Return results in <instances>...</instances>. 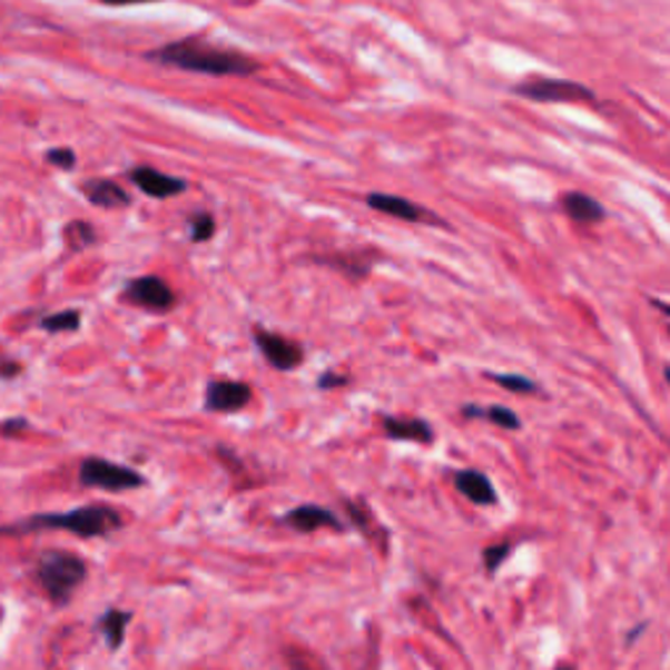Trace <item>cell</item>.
Masks as SVG:
<instances>
[{
  "label": "cell",
  "mask_w": 670,
  "mask_h": 670,
  "mask_svg": "<svg viewBox=\"0 0 670 670\" xmlns=\"http://www.w3.org/2000/svg\"><path fill=\"white\" fill-rule=\"evenodd\" d=\"M152 58L166 66H176V69L210 73V77H252L259 69V63L252 61V58L236 53V50H223L218 45L195 40V37L170 42L166 48L155 50Z\"/></svg>",
  "instance_id": "6da1fadb"
},
{
  "label": "cell",
  "mask_w": 670,
  "mask_h": 670,
  "mask_svg": "<svg viewBox=\"0 0 670 670\" xmlns=\"http://www.w3.org/2000/svg\"><path fill=\"white\" fill-rule=\"evenodd\" d=\"M124 526V516L110 505H81V509L63 511V513H37L17 524L0 526V534H24L40 530H61L71 532L77 538H106L110 532H118Z\"/></svg>",
  "instance_id": "7a4b0ae2"
},
{
  "label": "cell",
  "mask_w": 670,
  "mask_h": 670,
  "mask_svg": "<svg viewBox=\"0 0 670 670\" xmlns=\"http://www.w3.org/2000/svg\"><path fill=\"white\" fill-rule=\"evenodd\" d=\"M37 582L56 605H66L77 587L87 579V563L79 555L66 553V550H48L37 561Z\"/></svg>",
  "instance_id": "3957f363"
},
{
  "label": "cell",
  "mask_w": 670,
  "mask_h": 670,
  "mask_svg": "<svg viewBox=\"0 0 670 670\" xmlns=\"http://www.w3.org/2000/svg\"><path fill=\"white\" fill-rule=\"evenodd\" d=\"M79 482L85 487L108 490V493H124V490H139L147 485L145 474H139L137 469L114 464V461L98 456H89L81 461Z\"/></svg>",
  "instance_id": "277c9868"
},
{
  "label": "cell",
  "mask_w": 670,
  "mask_h": 670,
  "mask_svg": "<svg viewBox=\"0 0 670 670\" xmlns=\"http://www.w3.org/2000/svg\"><path fill=\"white\" fill-rule=\"evenodd\" d=\"M513 92L534 102H594V92L579 81L530 79L513 87Z\"/></svg>",
  "instance_id": "5b68a950"
},
{
  "label": "cell",
  "mask_w": 670,
  "mask_h": 670,
  "mask_svg": "<svg viewBox=\"0 0 670 670\" xmlns=\"http://www.w3.org/2000/svg\"><path fill=\"white\" fill-rule=\"evenodd\" d=\"M124 299L139 309L158 312V315H166V312L176 307L174 288L162 278H158V275H141V278L126 283Z\"/></svg>",
  "instance_id": "8992f818"
},
{
  "label": "cell",
  "mask_w": 670,
  "mask_h": 670,
  "mask_svg": "<svg viewBox=\"0 0 670 670\" xmlns=\"http://www.w3.org/2000/svg\"><path fill=\"white\" fill-rule=\"evenodd\" d=\"M255 344L263 356L270 364L273 370L278 372H294L299 370L304 364V348L299 341L286 338V335L273 333V331H263V327H257L255 331Z\"/></svg>",
  "instance_id": "52a82bcc"
},
{
  "label": "cell",
  "mask_w": 670,
  "mask_h": 670,
  "mask_svg": "<svg viewBox=\"0 0 670 670\" xmlns=\"http://www.w3.org/2000/svg\"><path fill=\"white\" fill-rule=\"evenodd\" d=\"M252 388L238 380H210L205 388V408L213 414H234L249 406Z\"/></svg>",
  "instance_id": "ba28073f"
},
{
  "label": "cell",
  "mask_w": 670,
  "mask_h": 670,
  "mask_svg": "<svg viewBox=\"0 0 670 670\" xmlns=\"http://www.w3.org/2000/svg\"><path fill=\"white\" fill-rule=\"evenodd\" d=\"M129 178L134 181V186H137V189L141 191V195H147V197H152V199L178 197V195H184L186 189H189V184H186L184 178L160 174V170H155L150 166L131 168L129 170Z\"/></svg>",
  "instance_id": "9c48e42d"
},
{
  "label": "cell",
  "mask_w": 670,
  "mask_h": 670,
  "mask_svg": "<svg viewBox=\"0 0 670 670\" xmlns=\"http://www.w3.org/2000/svg\"><path fill=\"white\" fill-rule=\"evenodd\" d=\"M367 207L375 213L391 215V218L406 220V223H433V226H443V220L427 210V207L408 203L404 197H393V195H370L367 197Z\"/></svg>",
  "instance_id": "30bf717a"
},
{
  "label": "cell",
  "mask_w": 670,
  "mask_h": 670,
  "mask_svg": "<svg viewBox=\"0 0 670 670\" xmlns=\"http://www.w3.org/2000/svg\"><path fill=\"white\" fill-rule=\"evenodd\" d=\"M283 524H288L294 532H302V534H309L317 530H335V532L344 530V524H341L338 516H335L331 509H325V505H317V503H304L299 509L288 511L286 516H283Z\"/></svg>",
  "instance_id": "8fae6325"
},
{
  "label": "cell",
  "mask_w": 670,
  "mask_h": 670,
  "mask_svg": "<svg viewBox=\"0 0 670 670\" xmlns=\"http://www.w3.org/2000/svg\"><path fill=\"white\" fill-rule=\"evenodd\" d=\"M383 430L388 441L396 443L430 445L435 441L433 424L427 420H416V416H383Z\"/></svg>",
  "instance_id": "7c38bea8"
},
{
  "label": "cell",
  "mask_w": 670,
  "mask_h": 670,
  "mask_svg": "<svg viewBox=\"0 0 670 670\" xmlns=\"http://www.w3.org/2000/svg\"><path fill=\"white\" fill-rule=\"evenodd\" d=\"M81 195L95 207H102V210H118V207L131 205L129 191L110 181V178H89V181L81 184Z\"/></svg>",
  "instance_id": "4fadbf2b"
},
{
  "label": "cell",
  "mask_w": 670,
  "mask_h": 670,
  "mask_svg": "<svg viewBox=\"0 0 670 670\" xmlns=\"http://www.w3.org/2000/svg\"><path fill=\"white\" fill-rule=\"evenodd\" d=\"M456 490L476 505H495L497 503V493H495L493 482H490V476L476 472V469H464V472L456 474Z\"/></svg>",
  "instance_id": "5bb4252c"
},
{
  "label": "cell",
  "mask_w": 670,
  "mask_h": 670,
  "mask_svg": "<svg viewBox=\"0 0 670 670\" xmlns=\"http://www.w3.org/2000/svg\"><path fill=\"white\" fill-rule=\"evenodd\" d=\"M561 207L571 220L587 223V226L605 220V207H602L594 197L584 195V191H569V195L561 199Z\"/></svg>",
  "instance_id": "9a60e30c"
},
{
  "label": "cell",
  "mask_w": 670,
  "mask_h": 670,
  "mask_svg": "<svg viewBox=\"0 0 670 670\" xmlns=\"http://www.w3.org/2000/svg\"><path fill=\"white\" fill-rule=\"evenodd\" d=\"M129 621H131V613H126V610H116V608H110L108 613H102L98 618V629H100V634L106 637L110 652L121 650Z\"/></svg>",
  "instance_id": "2e32d148"
},
{
  "label": "cell",
  "mask_w": 670,
  "mask_h": 670,
  "mask_svg": "<svg viewBox=\"0 0 670 670\" xmlns=\"http://www.w3.org/2000/svg\"><path fill=\"white\" fill-rule=\"evenodd\" d=\"M461 414H464L466 420H487L503 430H521V420L516 416V412H511V408H505V406H487L485 408V406L466 404V406H461Z\"/></svg>",
  "instance_id": "e0dca14e"
},
{
  "label": "cell",
  "mask_w": 670,
  "mask_h": 670,
  "mask_svg": "<svg viewBox=\"0 0 670 670\" xmlns=\"http://www.w3.org/2000/svg\"><path fill=\"white\" fill-rule=\"evenodd\" d=\"M63 238L69 244L71 252H85L87 247H92L98 242V234H95V226L87 220H73L63 228Z\"/></svg>",
  "instance_id": "ac0fdd59"
},
{
  "label": "cell",
  "mask_w": 670,
  "mask_h": 670,
  "mask_svg": "<svg viewBox=\"0 0 670 670\" xmlns=\"http://www.w3.org/2000/svg\"><path fill=\"white\" fill-rule=\"evenodd\" d=\"M40 327L45 333H73L81 327V312L79 309H63L56 315H48L40 319Z\"/></svg>",
  "instance_id": "d6986e66"
},
{
  "label": "cell",
  "mask_w": 670,
  "mask_h": 670,
  "mask_svg": "<svg viewBox=\"0 0 670 670\" xmlns=\"http://www.w3.org/2000/svg\"><path fill=\"white\" fill-rule=\"evenodd\" d=\"M319 263L338 267V270H344L346 275H352L354 280L367 278V275H370V267H372V259H362L359 255H356L354 259H348V263H346V259L341 257V255H335V257H323V259H319Z\"/></svg>",
  "instance_id": "ffe728a7"
},
{
  "label": "cell",
  "mask_w": 670,
  "mask_h": 670,
  "mask_svg": "<svg viewBox=\"0 0 670 670\" xmlns=\"http://www.w3.org/2000/svg\"><path fill=\"white\" fill-rule=\"evenodd\" d=\"M485 377H490L495 385H501L509 393H540V385L526 375H503V372L497 375V372H487Z\"/></svg>",
  "instance_id": "44dd1931"
},
{
  "label": "cell",
  "mask_w": 670,
  "mask_h": 670,
  "mask_svg": "<svg viewBox=\"0 0 670 670\" xmlns=\"http://www.w3.org/2000/svg\"><path fill=\"white\" fill-rule=\"evenodd\" d=\"M189 236H191V242H195V244L210 242V238L215 236L213 213L199 210V213L191 215V218H189Z\"/></svg>",
  "instance_id": "7402d4cb"
},
{
  "label": "cell",
  "mask_w": 670,
  "mask_h": 670,
  "mask_svg": "<svg viewBox=\"0 0 670 670\" xmlns=\"http://www.w3.org/2000/svg\"><path fill=\"white\" fill-rule=\"evenodd\" d=\"M509 555H511V542H497V545H490L482 550V561H485V569L490 577H495L497 569L509 561Z\"/></svg>",
  "instance_id": "603a6c76"
},
{
  "label": "cell",
  "mask_w": 670,
  "mask_h": 670,
  "mask_svg": "<svg viewBox=\"0 0 670 670\" xmlns=\"http://www.w3.org/2000/svg\"><path fill=\"white\" fill-rule=\"evenodd\" d=\"M45 160L61 170H71L73 166H77V155H73V150H69V147H56V150H50L48 155H45Z\"/></svg>",
  "instance_id": "cb8c5ba5"
},
{
  "label": "cell",
  "mask_w": 670,
  "mask_h": 670,
  "mask_svg": "<svg viewBox=\"0 0 670 670\" xmlns=\"http://www.w3.org/2000/svg\"><path fill=\"white\" fill-rule=\"evenodd\" d=\"M341 385H348V377L335 375V372H325V375L317 380L319 391H333V388H341Z\"/></svg>",
  "instance_id": "d4e9b609"
},
{
  "label": "cell",
  "mask_w": 670,
  "mask_h": 670,
  "mask_svg": "<svg viewBox=\"0 0 670 670\" xmlns=\"http://www.w3.org/2000/svg\"><path fill=\"white\" fill-rule=\"evenodd\" d=\"M27 430H29V422L24 416H13V420H6L0 424V433L3 435H19V433H27Z\"/></svg>",
  "instance_id": "484cf974"
},
{
  "label": "cell",
  "mask_w": 670,
  "mask_h": 670,
  "mask_svg": "<svg viewBox=\"0 0 670 670\" xmlns=\"http://www.w3.org/2000/svg\"><path fill=\"white\" fill-rule=\"evenodd\" d=\"M21 372V364L11 356H0V380H13Z\"/></svg>",
  "instance_id": "4316f807"
},
{
  "label": "cell",
  "mask_w": 670,
  "mask_h": 670,
  "mask_svg": "<svg viewBox=\"0 0 670 670\" xmlns=\"http://www.w3.org/2000/svg\"><path fill=\"white\" fill-rule=\"evenodd\" d=\"M108 6H134V3H152V0H102Z\"/></svg>",
  "instance_id": "83f0119b"
}]
</instances>
